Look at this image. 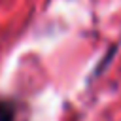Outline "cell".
Segmentation results:
<instances>
[{
  "instance_id": "1",
  "label": "cell",
  "mask_w": 121,
  "mask_h": 121,
  "mask_svg": "<svg viewBox=\"0 0 121 121\" xmlns=\"http://www.w3.org/2000/svg\"><path fill=\"white\" fill-rule=\"evenodd\" d=\"M15 119V108L11 102L0 98V121H13Z\"/></svg>"
}]
</instances>
